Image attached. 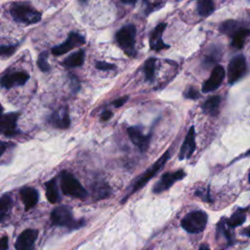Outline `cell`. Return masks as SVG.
Listing matches in <instances>:
<instances>
[{
    "instance_id": "cell-1",
    "label": "cell",
    "mask_w": 250,
    "mask_h": 250,
    "mask_svg": "<svg viewBox=\"0 0 250 250\" xmlns=\"http://www.w3.org/2000/svg\"><path fill=\"white\" fill-rule=\"evenodd\" d=\"M51 221L56 226L66 227L68 229L80 228L84 222L73 219L71 209L66 205H60L56 207L51 213Z\"/></svg>"
},
{
    "instance_id": "cell-2",
    "label": "cell",
    "mask_w": 250,
    "mask_h": 250,
    "mask_svg": "<svg viewBox=\"0 0 250 250\" xmlns=\"http://www.w3.org/2000/svg\"><path fill=\"white\" fill-rule=\"evenodd\" d=\"M61 187L62 192L66 195L77 198H85L87 196L86 189L70 172L62 171Z\"/></svg>"
},
{
    "instance_id": "cell-3",
    "label": "cell",
    "mask_w": 250,
    "mask_h": 250,
    "mask_svg": "<svg viewBox=\"0 0 250 250\" xmlns=\"http://www.w3.org/2000/svg\"><path fill=\"white\" fill-rule=\"evenodd\" d=\"M12 18L18 21L26 24L36 23L41 20V14L33 7L25 4H16L10 10Z\"/></svg>"
},
{
    "instance_id": "cell-4",
    "label": "cell",
    "mask_w": 250,
    "mask_h": 250,
    "mask_svg": "<svg viewBox=\"0 0 250 250\" xmlns=\"http://www.w3.org/2000/svg\"><path fill=\"white\" fill-rule=\"evenodd\" d=\"M207 219L208 217L205 212L196 210L187 214L183 218L181 224L183 229H186L188 232L197 233L202 231L205 229L207 224Z\"/></svg>"
},
{
    "instance_id": "cell-5",
    "label": "cell",
    "mask_w": 250,
    "mask_h": 250,
    "mask_svg": "<svg viewBox=\"0 0 250 250\" xmlns=\"http://www.w3.org/2000/svg\"><path fill=\"white\" fill-rule=\"evenodd\" d=\"M136 32L135 25L127 24L121 27L115 34L116 42L128 56H133V54H135L134 45Z\"/></svg>"
},
{
    "instance_id": "cell-6",
    "label": "cell",
    "mask_w": 250,
    "mask_h": 250,
    "mask_svg": "<svg viewBox=\"0 0 250 250\" xmlns=\"http://www.w3.org/2000/svg\"><path fill=\"white\" fill-rule=\"evenodd\" d=\"M170 158V151H166L156 162H154L152 164L151 167H149L142 176H140L138 178V180L136 181L135 185L133 186V189L131 191L130 194L138 191L139 189H141L145 185H146V183L164 166V164L166 163V161ZM129 194V195H130Z\"/></svg>"
},
{
    "instance_id": "cell-7",
    "label": "cell",
    "mask_w": 250,
    "mask_h": 250,
    "mask_svg": "<svg viewBox=\"0 0 250 250\" xmlns=\"http://www.w3.org/2000/svg\"><path fill=\"white\" fill-rule=\"evenodd\" d=\"M247 70V64L245 58L238 55L230 60L228 66V78L229 83L233 84L244 76Z\"/></svg>"
},
{
    "instance_id": "cell-8",
    "label": "cell",
    "mask_w": 250,
    "mask_h": 250,
    "mask_svg": "<svg viewBox=\"0 0 250 250\" xmlns=\"http://www.w3.org/2000/svg\"><path fill=\"white\" fill-rule=\"evenodd\" d=\"M84 43H85V39L82 35H80L77 32H70L68 34L67 39L63 43L53 47L51 52L54 56H61L69 52L75 47L83 45Z\"/></svg>"
},
{
    "instance_id": "cell-9",
    "label": "cell",
    "mask_w": 250,
    "mask_h": 250,
    "mask_svg": "<svg viewBox=\"0 0 250 250\" xmlns=\"http://www.w3.org/2000/svg\"><path fill=\"white\" fill-rule=\"evenodd\" d=\"M186 176L183 170H178L172 173H165L161 176L160 180L155 184L153 188L154 193H160L166 189H168L174 183L182 180Z\"/></svg>"
},
{
    "instance_id": "cell-10",
    "label": "cell",
    "mask_w": 250,
    "mask_h": 250,
    "mask_svg": "<svg viewBox=\"0 0 250 250\" xmlns=\"http://www.w3.org/2000/svg\"><path fill=\"white\" fill-rule=\"evenodd\" d=\"M19 113L11 112L0 115V134L11 137L18 133L17 121Z\"/></svg>"
},
{
    "instance_id": "cell-11",
    "label": "cell",
    "mask_w": 250,
    "mask_h": 250,
    "mask_svg": "<svg viewBox=\"0 0 250 250\" xmlns=\"http://www.w3.org/2000/svg\"><path fill=\"white\" fill-rule=\"evenodd\" d=\"M38 236V230L27 229L23 230L17 238L15 247L17 250H33L34 243Z\"/></svg>"
},
{
    "instance_id": "cell-12",
    "label": "cell",
    "mask_w": 250,
    "mask_h": 250,
    "mask_svg": "<svg viewBox=\"0 0 250 250\" xmlns=\"http://www.w3.org/2000/svg\"><path fill=\"white\" fill-rule=\"evenodd\" d=\"M29 79L28 73L25 71L7 72L0 78V87L10 89L16 85H23Z\"/></svg>"
},
{
    "instance_id": "cell-13",
    "label": "cell",
    "mask_w": 250,
    "mask_h": 250,
    "mask_svg": "<svg viewBox=\"0 0 250 250\" xmlns=\"http://www.w3.org/2000/svg\"><path fill=\"white\" fill-rule=\"evenodd\" d=\"M225 77V69L222 65H216L209 77L208 80H206L202 85V92L208 93L212 92L220 87Z\"/></svg>"
},
{
    "instance_id": "cell-14",
    "label": "cell",
    "mask_w": 250,
    "mask_h": 250,
    "mask_svg": "<svg viewBox=\"0 0 250 250\" xmlns=\"http://www.w3.org/2000/svg\"><path fill=\"white\" fill-rule=\"evenodd\" d=\"M194 149H195V133H194V127L191 126L181 146L179 158L181 160L189 158L194 152Z\"/></svg>"
},
{
    "instance_id": "cell-15",
    "label": "cell",
    "mask_w": 250,
    "mask_h": 250,
    "mask_svg": "<svg viewBox=\"0 0 250 250\" xmlns=\"http://www.w3.org/2000/svg\"><path fill=\"white\" fill-rule=\"evenodd\" d=\"M128 136L132 143L140 148L141 151H145L149 144L150 141V134L149 135H143L142 131L138 127H129L127 129Z\"/></svg>"
},
{
    "instance_id": "cell-16",
    "label": "cell",
    "mask_w": 250,
    "mask_h": 250,
    "mask_svg": "<svg viewBox=\"0 0 250 250\" xmlns=\"http://www.w3.org/2000/svg\"><path fill=\"white\" fill-rule=\"evenodd\" d=\"M166 27L165 22H161L156 25V27L152 30L149 37V46L153 51H160L162 49L169 48V45L165 44L162 40V34Z\"/></svg>"
},
{
    "instance_id": "cell-17",
    "label": "cell",
    "mask_w": 250,
    "mask_h": 250,
    "mask_svg": "<svg viewBox=\"0 0 250 250\" xmlns=\"http://www.w3.org/2000/svg\"><path fill=\"white\" fill-rule=\"evenodd\" d=\"M49 122L56 128H60V129L68 128L70 125V118H69L67 108L61 109L59 111L54 112L50 116Z\"/></svg>"
},
{
    "instance_id": "cell-18",
    "label": "cell",
    "mask_w": 250,
    "mask_h": 250,
    "mask_svg": "<svg viewBox=\"0 0 250 250\" xmlns=\"http://www.w3.org/2000/svg\"><path fill=\"white\" fill-rule=\"evenodd\" d=\"M21 198L24 204V209L27 211L34 207L38 202V192L34 188L25 187L20 190Z\"/></svg>"
},
{
    "instance_id": "cell-19",
    "label": "cell",
    "mask_w": 250,
    "mask_h": 250,
    "mask_svg": "<svg viewBox=\"0 0 250 250\" xmlns=\"http://www.w3.org/2000/svg\"><path fill=\"white\" fill-rule=\"evenodd\" d=\"M220 103L221 98L219 96H213L204 102V104L201 105V108L205 113L215 116L219 112Z\"/></svg>"
},
{
    "instance_id": "cell-20",
    "label": "cell",
    "mask_w": 250,
    "mask_h": 250,
    "mask_svg": "<svg viewBox=\"0 0 250 250\" xmlns=\"http://www.w3.org/2000/svg\"><path fill=\"white\" fill-rule=\"evenodd\" d=\"M250 34V29L241 26L231 35V46L236 49H241L245 43L246 38Z\"/></svg>"
},
{
    "instance_id": "cell-21",
    "label": "cell",
    "mask_w": 250,
    "mask_h": 250,
    "mask_svg": "<svg viewBox=\"0 0 250 250\" xmlns=\"http://www.w3.org/2000/svg\"><path fill=\"white\" fill-rule=\"evenodd\" d=\"M46 187V197L51 203H57L60 200L59 189L56 179H52L45 184Z\"/></svg>"
},
{
    "instance_id": "cell-22",
    "label": "cell",
    "mask_w": 250,
    "mask_h": 250,
    "mask_svg": "<svg viewBox=\"0 0 250 250\" xmlns=\"http://www.w3.org/2000/svg\"><path fill=\"white\" fill-rule=\"evenodd\" d=\"M84 59H85L84 51L79 50V51L69 55L68 57H66L63 60L62 63L67 67H76V66H80L84 62Z\"/></svg>"
},
{
    "instance_id": "cell-23",
    "label": "cell",
    "mask_w": 250,
    "mask_h": 250,
    "mask_svg": "<svg viewBox=\"0 0 250 250\" xmlns=\"http://www.w3.org/2000/svg\"><path fill=\"white\" fill-rule=\"evenodd\" d=\"M245 220H246L245 210L238 209L230 216V218L226 222V224L230 228H235L242 225L245 222Z\"/></svg>"
},
{
    "instance_id": "cell-24",
    "label": "cell",
    "mask_w": 250,
    "mask_h": 250,
    "mask_svg": "<svg viewBox=\"0 0 250 250\" xmlns=\"http://www.w3.org/2000/svg\"><path fill=\"white\" fill-rule=\"evenodd\" d=\"M240 27H241V25L239 24L238 21H232V20H229V21H226L221 23L220 31L225 33V34H227V35H229V36H231Z\"/></svg>"
},
{
    "instance_id": "cell-25",
    "label": "cell",
    "mask_w": 250,
    "mask_h": 250,
    "mask_svg": "<svg viewBox=\"0 0 250 250\" xmlns=\"http://www.w3.org/2000/svg\"><path fill=\"white\" fill-rule=\"evenodd\" d=\"M215 10L214 3L210 0H201L197 2V13L202 17H207Z\"/></svg>"
},
{
    "instance_id": "cell-26",
    "label": "cell",
    "mask_w": 250,
    "mask_h": 250,
    "mask_svg": "<svg viewBox=\"0 0 250 250\" xmlns=\"http://www.w3.org/2000/svg\"><path fill=\"white\" fill-rule=\"evenodd\" d=\"M12 207V198L5 194L0 198V222L4 220Z\"/></svg>"
},
{
    "instance_id": "cell-27",
    "label": "cell",
    "mask_w": 250,
    "mask_h": 250,
    "mask_svg": "<svg viewBox=\"0 0 250 250\" xmlns=\"http://www.w3.org/2000/svg\"><path fill=\"white\" fill-rule=\"evenodd\" d=\"M155 65H156V60L153 58L148 59L144 65V72L146 75V80L151 82L154 78V71H155Z\"/></svg>"
},
{
    "instance_id": "cell-28",
    "label": "cell",
    "mask_w": 250,
    "mask_h": 250,
    "mask_svg": "<svg viewBox=\"0 0 250 250\" xmlns=\"http://www.w3.org/2000/svg\"><path fill=\"white\" fill-rule=\"evenodd\" d=\"M37 65L43 72H47L50 70V65L48 63V52L47 51H43L40 53V55L38 56V59H37Z\"/></svg>"
},
{
    "instance_id": "cell-29",
    "label": "cell",
    "mask_w": 250,
    "mask_h": 250,
    "mask_svg": "<svg viewBox=\"0 0 250 250\" xmlns=\"http://www.w3.org/2000/svg\"><path fill=\"white\" fill-rule=\"evenodd\" d=\"M94 193L98 199L104 198V197L108 196V194H109V188L104 184L99 185L94 188Z\"/></svg>"
},
{
    "instance_id": "cell-30",
    "label": "cell",
    "mask_w": 250,
    "mask_h": 250,
    "mask_svg": "<svg viewBox=\"0 0 250 250\" xmlns=\"http://www.w3.org/2000/svg\"><path fill=\"white\" fill-rule=\"evenodd\" d=\"M17 49V45H0V56L11 57Z\"/></svg>"
},
{
    "instance_id": "cell-31",
    "label": "cell",
    "mask_w": 250,
    "mask_h": 250,
    "mask_svg": "<svg viewBox=\"0 0 250 250\" xmlns=\"http://www.w3.org/2000/svg\"><path fill=\"white\" fill-rule=\"evenodd\" d=\"M96 68L100 69V70H110L115 68V65L106 62H97L95 64Z\"/></svg>"
},
{
    "instance_id": "cell-32",
    "label": "cell",
    "mask_w": 250,
    "mask_h": 250,
    "mask_svg": "<svg viewBox=\"0 0 250 250\" xmlns=\"http://www.w3.org/2000/svg\"><path fill=\"white\" fill-rule=\"evenodd\" d=\"M185 97L187 99H191V100H195L197 98H199V93L196 89H194L193 87H189L186 92H185Z\"/></svg>"
},
{
    "instance_id": "cell-33",
    "label": "cell",
    "mask_w": 250,
    "mask_h": 250,
    "mask_svg": "<svg viewBox=\"0 0 250 250\" xmlns=\"http://www.w3.org/2000/svg\"><path fill=\"white\" fill-rule=\"evenodd\" d=\"M195 194H196L197 196L201 197V198H202L203 200H205V201H208V202H211V201H212V199L210 198V195H209V193H208L207 190H206L205 192H203L201 189H198V190H196Z\"/></svg>"
},
{
    "instance_id": "cell-34",
    "label": "cell",
    "mask_w": 250,
    "mask_h": 250,
    "mask_svg": "<svg viewBox=\"0 0 250 250\" xmlns=\"http://www.w3.org/2000/svg\"><path fill=\"white\" fill-rule=\"evenodd\" d=\"M127 100H128V97L119 98V99H117V100H115V101L113 102V104H114L115 107H120L121 105H123V104L127 102Z\"/></svg>"
},
{
    "instance_id": "cell-35",
    "label": "cell",
    "mask_w": 250,
    "mask_h": 250,
    "mask_svg": "<svg viewBox=\"0 0 250 250\" xmlns=\"http://www.w3.org/2000/svg\"><path fill=\"white\" fill-rule=\"evenodd\" d=\"M8 237L3 236L0 238V250H7L8 249Z\"/></svg>"
},
{
    "instance_id": "cell-36",
    "label": "cell",
    "mask_w": 250,
    "mask_h": 250,
    "mask_svg": "<svg viewBox=\"0 0 250 250\" xmlns=\"http://www.w3.org/2000/svg\"><path fill=\"white\" fill-rule=\"evenodd\" d=\"M71 78H70V80H71V86L73 87V91L74 92H76V91H78L79 90V82H78V80H77V78L75 77V76H70Z\"/></svg>"
},
{
    "instance_id": "cell-37",
    "label": "cell",
    "mask_w": 250,
    "mask_h": 250,
    "mask_svg": "<svg viewBox=\"0 0 250 250\" xmlns=\"http://www.w3.org/2000/svg\"><path fill=\"white\" fill-rule=\"evenodd\" d=\"M111 116H112V112H111L110 110H104V111L102 113L101 118H102L103 121H106V120L110 119Z\"/></svg>"
},
{
    "instance_id": "cell-38",
    "label": "cell",
    "mask_w": 250,
    "mask_h": 250,
    "mask_svg": "<svg viewBox=\"0 0 250 250\" xmlns=\"http://www.w3.org/2000/svg\"><path fill=\"white\" fill-rule=\"evenodd\" d=\"M8 146V144L7 143H4V142H0V156L4 153V151L6 150Z\"/></svg>"
},
{
    "instance_id": "cell-39",
    "label": "cell",
    "mask_w": 250,
    "mask_h": 250,
    "mask_svg": "<svg viewBox=\"0 0 250 250\" xmlns=\"http://www.w3.org/2000/svg\"><path fill=\"white\" fill-rule=\"evenodd\" d=\"M243 233H244L245 235H247V236L250 237V227L244 229H243Z\"/></svg>"
},
{
    "instance_id": "cell-40",
    "label": "cell",
    "mask_w": 250,
    "mask_h": 250,
    "mask_svg": "<svg viewBox=\"0 0 250 250\" xmlns=\"http://www.w3.org/2000/svg\"><path fill=\"white\" fill-rule=\"evenodd\" d=\"M198 250H210V249H209V246H208V245L202 244V245H200V247H199Z\"/></svg>"
},
{
    "instance_id": "cell-41",
    "label": "cell",
    "mask_w": 250,
    "mask_h": 250,
    "mask_svg": "<svg viewBox=\"0 0 250 250\" xmlns=\"http://www.w3.org/2000/svg\"><path fill=\"white\" fill-rule=\"evenodd\" d=\"M122 2L125 4H134L135 3V1H122Z\"/></svg>"
},
{
    "instance_id": "cell-42",
    "label": "cell",
    "mask_w": 250,
    "mask_h": 250,
    "mask_svg": "<svg viewBox=\"0 0 250 250\" xmlns=\"http://www.w3.org/2000/svg\"><path fill=\"white\" fill-rule=\"evenodd\" d=\"M2 110H3V109H2V106H1V105H0V115H1V114H2Z\"/></svg>"
},
{
    "instance_id": "cell-43",
    "label": "cell",
    "mask_w": 250,
    "mask_h": 250,
    "mask_svg": "<svg viewBox=\"0 0 250 250\" xmlns=\"http://www.w3.org/2000/svg\"><path fill=\"white\" fill-rule=\"evenodd\" d=\"M248 179H249V182H250V173H249V176H248Z\"/></svg>"
}]
</instances>
